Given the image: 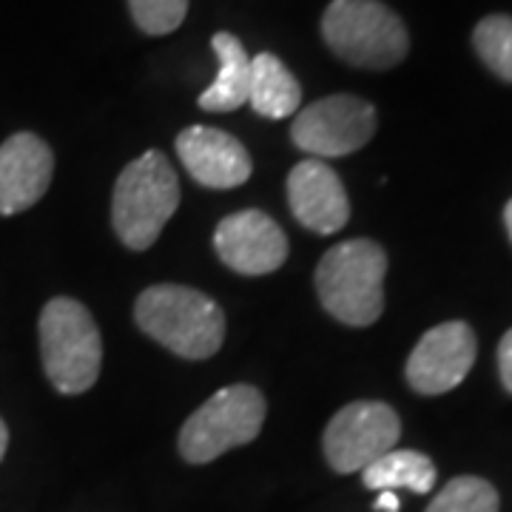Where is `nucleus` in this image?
<instances>
[{
  "label": "nucleus",
  "mask_w": 512,
  "mask_h": 512,
  "mask_svg": "<svg viewBox=\"0 0 512 512\" xmlns=\"http://www.w3.org/2000/svg\"><path fill=\"white\" fill-rule=\"evenodd\" d=\"M143 333L171 353L200 362L211 359L225 339V313L205 293L185 285H151L134 305Z\"/></svg>",
  "instance_id": "nucleus-1"
},
{
  "label": "nucleus",
  "mask_w": 512,
  "mask_h": 512,
  "mask_svg": "<svg viewBox=\"0 0 512 512\" xmlns=\"http://www.w3.org/2000/svg\"><path fill=\"white\" fill-rule=\"evenodd\" d=\"M387 254L373 239L333 245L316 265V293L322 308L342 325L367 328L384 311Z\"/></svg>",
  "instance_id": "nucleus-2"
},
{
  "label": "nucleus",
  "mask_w": 512,
  "mask_h": 512,
  "mask_svg": "<svg viewBox=\"0 0 512 512\" xmlns=\"http://www.w3.org/2000/svg\"><path fill=\"white\" fill-rule=\"evenodd\" d=\"M40 356L46 379L63 396L92 390L100 376L103 342L86 305L69 296H55L40 313Z\"/></svg>",
  "instance_id": "nucleus-3"
},
{
  "label": "nucleus",
  "mask_w": 512,
  "mask_h": 512,
  "mask_svg": "<svg viewBox=\"0 0 512 512\" xmlns=\"http://www.w3.org/2000/svg\"><path fill=\"white\" fill-rule=\"evenodd\" d=\"M180 205V183L160 151H146L114 183L111 222L131 251H148Z\"/></svg>",
  "instance_id": "nucleus-4"
},
{
  "label": "nucleus",
  "mask_w": 512,
  "mask_h": 512,
  "mask_svg": "<svg viewBox=\"0 0 512 512\" xmlns=\"http://www.w3.org/2000/svg\"><path fill=\"white\" fill-rule=\"evenodd\" d=\"M322 37L339 60L376 72L399 66L410 49L402 18L382 0H333L322 15Z\"/></svg>",
  "instance_id": "nucleus-5"
},
{
  "label": "nucleus",
  "mask_w": 512,
  "mask_h": 512,
  "mask_svg": "<svg viewBox=\"0 0 512 512\" xmlns=\"http://www.w3.org/2000/svg\"><path fill=\"white\" fill-rule=\"evenodd\" d=\"M265 424V399L251 384H231L197 407L180 430V456L211 464L222 453L251 444Z\"/></svg>",
  "instance_id": "nucleus-6"
},
{
  "label": "nucleus",
  "mask_w": 512,
  "mask_h": 512,
  "mask_svg": "<svg viewBox=\"0 0 512 512\" xmlns=\"http://www.w3.org/2000/svg\"><path fill=\"white\" fill-rule=\"evenodd\" d=\"M376 134V109L353 94H330L293 117V146L313 160L348 157Z\"/></svg>",
  "instance_id": "nucleus-7"
},
{
  "label": "nucleus",
  "mask_w": 512,
  "mask_h": 512,
  "mask_svg": "<svg viewBox=\"0 0 512 512\" xmlns=\"http://www.w3.org/2000/svg\"><path fill=\"white\" fill-rule=\"evenodd\" d=\"M399 436H402V421L390 404L350 402L325 427L322 450L330 467L348 476V473H362L367 464L396 450Z\"/></svg>",
  "instance_id": "nucleus-8"
},
{
  "label": "nucleus",
  "mask_w": 512,
  "mask_h": 512,
  "mask_svg": "<svg viewBox=\"0 0 512 512\" xmlns=\"http://www.w3.org/2000/svg\"><path fill=\"white\" fill-rule=\"evenodd\" d=\"M478 342L467 322H444L430 328L407 359V384L421 396H441L467 379L476 365Z\"/></svg>",
  "instance_id": "nucleus-9"
},
{
  "label": "nucleus",
  "mask_w": 512,
  "mask_h": 512,
  "mask_svg": "<svg viewBox=\"0 0 512 512\" xmlns=\"http://www.w3.org/2000/svg\"><path fill=\"white\" fill-rule=\"evenodd\" d=\"M214 248L220 259L242 276H265L279 271L288 259V237L265 211H237L217 225Z\"/></svg>",
  "instance_id": "nucleus-10"
},
{
  "label": "nucleus",
  "mask_w": 512,
  "mask_h": 512,
  "mask_svg": "<svg viewBox=\"0 0 512 512\" xmlns=\"http://www.w3.org/2000/svg\"><path fill=\"white\" fill-rule=\"evenodd\" d=\"M288 205L302 228L336 234L350 220V200L339 174L325 160H302L288 174Z\"/></svg>",
  "instance_id": "nucleus-11"
},
{
  "label": "nucleus",
  "mask_w": 512,
  "mask_h": 512,
  "mask_svg": "<svg viewBox=\"0 0 512 512\" xmlns=\"http://www.w3.org/2000/svg\"><path fill=\"white\" fill-rule=\"evenodd\" d=\"M55 157L37 134L20 131L0 146V214L29 211L49 191Z\"/></svg>",
  "instance_id": "nucleus-12"
},
{
  "label": "nucleus",
  "mask_w": 512,
  "mask_h": 512,
  "mask_svg": "<svg viewBox=\"0 0 512 512\" xmlns=\"http://www.w3.org/2000/svg\"><path fill=\"white\" fill-rule=\"evenodd\" d=\"M177 157L205 188H237L248 183L254 163L248 148L220 128L191 126L177 137Z\"/></svg>",
  "instance_id": "nucleus-13"
},
{
  "label": "nucleus",
  "mask_w": 512,
  "mask_h": 512,
  "mask_svg": "<svg viewBox=\"0 0 512 512\" xmlns=\"http://www.w3.org/2000/svg\"><path fill=\"white\" fill-rule=\"evenodd\" d=\"M217 60H220V74L217 80L200 94V109L214 111H234L248 103L251 92V57L245 52L242 40L231 32H217L211 40Z\"/></svg>",
  "instance_id": "nucleus-14"
},
{
  "label": "nucleus",
  "mask_w": 512,
  "mask_h": 512,
  "mask_svg": "<svg viewBox=\"0 0 512 512\" xmlns=\"http://www.w3.org/2000/svg\"><path fill=\"white\" fill-rule=\"evenodd\" d=\"M248 103L256 114L268 120L291 117L302 106V86L288 72V66L271 52H262L251 60V92Z\"/></svg>",
  "instance_id": "nucleus-15"
},
{
  "label": "nucleus",
  "mask_w": 512,
  "mask_h": 512,
  "mask_svg": "<svg viewBox=\"0 0 512 512\" xmlns=\"http://www.w3.org/2000/svg\"><path fill=\"white\" fill-rule=\"evenodd\" d=\"M362 484L376 493L410 490L424 495L436 487V464L419 450H390L362 470Z\"/></svg>",
  "instance_id": "nucleus-16"
},
{
  "label": "nucleus",
  "mask_w": 512,
  "mask_h": 512,
  "mask_svg": "<svg viewBox=\"0 0 512 512\" xmlns=\"http://www.w3.org/2000/svg\"><path fill=\"white\" fill-rule=\"evenodd\" d=\"M498 493L487 478L456 476L447 481L424 512H498Z\"/></svg>",
  "instance_id": "nucleus-17"
},
{
  "label": "nucleus",
  "mask_w": 512,
  "mask_h": 512,
  "mask_svg": "<svg viewBox=\"0 0 512 512\" xmlns=\"http://www.w3.org/2000/svg\"><path fill=\"white\" fill-rule=\"evenodd\" d=\"M473 46L481 63L501 80L512 83V18L510 15H490L478 20L473 32Z\"/></svg>",
  "instance_id": "nucleus-18"
},
{
  "label": "nucleus",
  "mask_w": 512,
  "mask_h": 512,
  "mask_svg": "<svg viewBox=\"0 0 512 512\" xmlns=\"http://www.w3.org/2000/svg\"><path fill=\"white\" fill-rule=\"evenodd\" d=\"M131 18L146 35H171L180 29L188 12V0H128Z\"/></svg>",
  "instance_id": "nucleus-19"
},
{
  "label": "nucleus",
  "mask_w": 512,
  "mask_h": 512,
  "mask_svg": "<svg viewBox=\"0 0 512 512\" xmlns=\"http://www.w3.org/2000/svg\"><path fill=\"white\" fill-rule=\"evenodd\" d=\"M498 376H501V384L507 387V393H512V328L504 333V339L498 345Z\"/></svg>",
  "instance_id": "nucleus-20"
},
{
  "label": "nucleus",
  "mask_w": 512,
  "mask_h": 512,
  "mask_svg": "<svg viewBox=\"0 0 512 512\" xmlns=\"http://www.w3.org/2000/svg\"><path fill=\"white\" fill-rule=\"evenodd\" d=\"M399 507H402L399 495L390 493V490H384V493H379V498H376V512H399Z\"/></svg>",
  "instance_id": "nucleus-21"
},
{
  "label": "nucleus",
  "mask_w": 512,
  "mask_h": 512,
  "mask_svg": "<svg viewBox=\"0 0 512 512\" xmlns=\"http://www.w3.org/2000/svg\"><path fill=\"white\" fill-rule=\"evenodd\" d=\"M6 447H9V430H6V424L0 419V458L6 456Z\"/></svg>",
  "instance_id": "nucleus-22"
},
{
  "label": "nucleus",
  "mask_w": 512,
  "mask_h": 512,
  "mask_svg": "<svg viewBox=\"0 0 512 512\" xmlns=\"http://www.w3.org/2000/svg\"><path fill=\"white\" fill-rule=\"evenodd\" d=\"M504 225H507V234L512 239V200L507 202V208H504Z\"/></svg>",
  "instance_id": "nucleus-23"
}]
</instances>
